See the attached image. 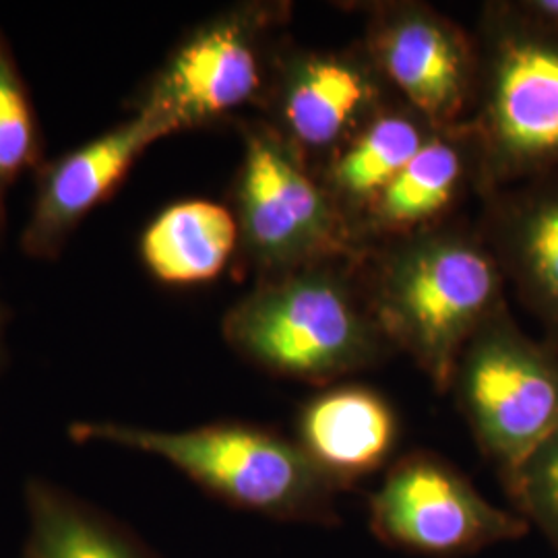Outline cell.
<instances>
[{
  "mask_svg": "<svg viewBox=\"0 0 558 558\" xmlns=\"http://www.w3.org/2000/svg\"><path fill=\"white\" fill-rule=\"evenodd\" d=\"M359 263H320L257 279L221 319L240 359L279 379L317 387L377 366L393 348L380 333Z\"/></svg>",
  "mask_w": 558,
  "mask_h": 558,
  "instance_id": "obj_2",
  "label": "cell"
},
{
  "mask_svg": "<svg viewBox=\"0 0 558 558\" xmlns=\"http://www.w3.org/2000/svg\"><path fill=\"white\" fill-rule=\"evenodd\" d=\"M500 482L513 511L558 553V430Z\"/></svg>",
  "mask_w": 558,
  "mask_h": 558,
  "instance_id": "obj_19",
  "label": "cell"
},
{
  "mask_svg": "<svg viewBox=\"0 0 558 558\" xmlns=\"http://www.w3.org/2000/svg\"><path fill=\"white\" fill-rule=\"evenodd\" d=\"M242 156L228 193L239 265L257 279L320 263H360L366 251L315 168L265 119L236 120Z\"/></svg>",
  "mask_w": 558,
  "mask_h": 558,
  "instance_id": "obj_5",
  "label": "cell"
},
{
  "mask_svg": "<svg viewBox=\"0 0 558 558\" xmlns=\"http://www.w3.org/2000/svg\"><path fill=\"white\" fill-rule=\"evenodd\" d=\"M435 131L430 122L393 98L315 170L352 234L362 214Z\"/></svg>",
  "mask_w": 558,
  "mask_h": 558,
  "instance_id": "obj_15",
  "label": "cell"
},
{
  "mask_svg": "<svg viewBox=\"0 0 558 558\" xmlns=\"http://www.w3.org/2000/svg\"><path fill=\"white\" fill-rule=\"evenodd\" d=\"M292 4L246 0L191 27L126 106L168 122L174 133L236 122L263 108Z\"/></svg>",
  "mask_w": 558,
  "mask_h": 558,
  "instance_id": "obj_6",
  "label": "cell"
},
{
  "mask_svg": "<svg viewBox=\"0 0 558 558\" xmlns=\"http://www.w3.org/2000/svg\"><path fill=\"white\" fill-rule=\"evenodd\" d=\"M66 433L77 445L104 442L161 459L205 495L239 511L288 523H339L338 486L299 440L263 424L218 420L160 430L114 420H80Z\"/></svg>",
  "mask_w": 558,
  "mask_h": 558,
  "instance_id": "obj_3",
  "label": "cell"
},
{
  "mask_svg": "<svg viewBox=\"0 0 558 558\" xmlns=\"http://www.w3.org/2000/svg\"><path fill=\"white\" fill-rule=\"evenodd\" d=\"M46 160V137L32 89L0 29V244L7 232L11 189L29 172L36 177Z\"/></svg>",
  "mask_w": 558,
  "mask_h": 558,
  "instance_id": "obj_18",
  "label": "cell"
},
{
  "mask_svg": "<svg viewBox=\"0 0 558 558\" xmlns=\"http://www.w3.org/2000/svg\"><path fill=\"white\" fill-rule=\"evenodd\" d=\"M480 234L544 339L558 345V172L486 197Z\"/></svg>",
  "mask_w": 558,
  "mask_h": 558,
  "instance_id": "obj_12",
  "label": "cell"
},
{
  "mask_svg": "<svg viewBox=\"0 0 558 558\" xmlns=\"http://www.w3.org/2000/svg\"><path fill=\"white\" fill-rule=\"evenodd\" d=\"M449 391L499 476L558 430V345L500 308L461 350Z\"/></svg>",
  "mask_w": 558,
  "mask_h": 558,
  "instance_id": "obj_7",
  "label": "cell"
},
{
  "mask_svg": "<svg viewBox=\"0 0 558 558\" xmlns=\"http://www.w3.org/2000/svg\"><path fill=\"white\" fill-rule=\"evenodd\" d=\"M401 437L393 403L375 387L336 383L300 408L296 437L341 493L389 468Z\"/></svg>",
  "mask_w": 558,
  "mask_h": 558,
  "instance_id": "obj_13",
  "label": "cell"
},
{
  "mask_svg": "<svg viewBox=\"0 0 558 558\" xmlns=\"http://www.w3.org/2000/svg\"><path fill=\"white\" fill-rule=\"evenodd\" d=\"M364 52L396 100L435 129L470 119L478 92V44L424 2L368 4Z\"/></svg>",
  "mask_w": 558,
  "mask_h": 558,
  "instance_id": "obj_9",
  "label": "cell"
},
{
  "mask_svg": "<svg viewBox=\"0 0 558 558\" xmlns=\"http://www.w3.org/2000/svg\"><path fill=\"white\" fill-rule=\"evenodd\" d=\"M168 135V122L137 112L80 147L46 160L36 172V193L21 232V251L36 260H57L85 218L114 199L141 156Z\"/></svg>",
  "mask_w": 558,
  "mask_h": 558,
  "instance_id": "obj_11",
  "label": "cell"
},
{
  "mask_svg": "<svg viewBox=\"0 0 558 558\" xmlns=\"http://www.w3.org/2000/svg\"><path fill=\"white\" fill-rule=\"evenodd\" d=\"M476 184V154L465 124L437 129L362 214L354 236L371 248L442 226Z\"/></svg>",
  "mask_w": 558,
  "mask_h": 558,
  "instance_id": "obj_14",
  "label": "cell"
},
{
  "mask_svg": "<svg viewBox=\"0 0 558 558\" xmlns=\"http://www.w3.org/2000/svg\"><path fill=\"white\" fill-rule=\"evenodd\" d=\"M391 100L393 94L362 44L313 50L281 41L260 110L263 119L317 170Z\"/></svg>",
  "mask_w": 558,
  "mask_h": 558,
  "instance_id": "obj_10",
  "label": "cell"
},
{
  "mask_svg": "<svg viewBox=\"0 0 558 558\" xmlns=\"http://www.w3.org/2000/svg\"><path fill=\"white\" fill-rule=\"evenodd\" d=\"M368 523L383 544L426 558L472 557L530 532L519 513L490 502L433 451L405 453L385 470L368 497Z\"/></svg>",
  "mask_w": 558,
  "mask_h": 558,
  "instance_id": "obj_8",
  "label": "cell"
},
{
  "mask_svg": "<svg viewBox=\"0 0 558 558\" xmlns=\"http://www.w3.org/2000/svg\"><path fill=\"white\" fill-rule=\"evenodd\" d=\"M239 223L228 203L180 199L141 230L137 253L145 271L168 288L205 286L239 259Z\"/></svg>",
  "mask_w": 558,
  "mask_h": 558,
  "instance_id": "obj_16",
  "label": "cell"
},
{
  "mask_svg": "<svg viewBox=\"0 0 558 558\" xmlns=\"http://www.w3.org/2000/svg\"><path fill=\"white\" fill-rule=\"evenodd\" d=\"M521 2L530 13L558 27V0H521Z\"/></svg>",
  "mask_w": 558,
  "mask_h": 558,
  "instance_id": "obj_20",
  "label": "cell"
},
{
  "mask_svg": "<svg viewBox=\"0 0 558 558\" xmlns=\"http://www.w3.org/2000/svg\"><path fill=\"white\" fill-rule=\"evenodd\" d=\"M13 319V313L11 308L7 306V302L0 299V377L9 364V348H7V329L11 325Z\"/></svg>",
  "mask_w": 558,
  "mask_h": 558,
  "instance_id": "obj_21",
  "label": "cell"
},
{
  "mask_svg": "<svg viewBox=\"0 0 558 558\" xmlns=\"http://www.w3.org/2000/svg\"><path fill=\"white\" fill-rule=\"evenodd\" d=\"M23 499L21 558H160L129 525L52 480H27Z\"/></svg>",
  "mask_w": 558,
  "mask_h": 558,
  "instance_id": "obj_17",
  "label": "cell"
},
{
  "mask_svg": "<svg viewBox=\"0 0 558 558\" xmlns=\"http://www.w3.org/2000/svg\"><path fill=\"white\" fill-rule=\"evenodd\" d=\"M360 281L380 333L449 391L465 343L507 306V279L480 232L449 221L371 246Z\"/></svg>",
  "mask_w": 558,
  "mask_h": 558,
  "instance_id": "obj_1",
  "label": "cell"
},
{
  "mask_svg": "<svg viewBox=\"0 0 558 558\" xmlns=\"http://www.w3.org/2000/svg\"><path fill=\"white\" fill-rule=\"evenodd\" d=\"M474 38L478 92L463 124L486 199L558 172V27L500 0L482 7Z\"/></svg>",
  "mask_w": 558,
  "mask_h": 558,
  "instance_id": "obj_4",
  "label": "cell"
}]
</instances>
